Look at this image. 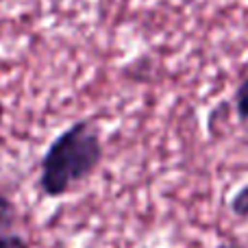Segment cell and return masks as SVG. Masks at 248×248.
<instances>
[{"label":"cell","instance_id":"6da1fadb","mask_svg":"<svg viewBox=\"0 0 248 248\" xmlns=\"http://www.w3.org/2000/svg\"><path fill=\"white\" fill-rule=\"evenodd\" d=\"M105 144L96 118H81L59 133L39 159L37 187L46 198H61L96 174Z\"/></svg>","mask_w":248,"mask_h":248},{"label":"cell","instance_id":"7a4b0ae2","mask_svg":"<svg viewBox=\"0 0 248 248\" xmlns=\"http://www.w3.org/2000/svg\"><path fill=\"white\" fill-rule=\"evenodd\" d=\"M17 218H20V211H17L16 201L7 192V187L0 183V233L11 231L17 224Z\"/></svg>","mask_w":248,"mask_h":248},{"label":"cell","instance_id":"3957f363","mask_svg":"<svg viewBox=\"0 0 248 248\" xmlns=\"http://www.w3.org/2000/svg\"><path fill=\"white\" fill-rule=\"evenodd\" d=\"M233 107H235L237 120L240 122H248V74L240 81V85L233 92Z\"/></svg>","mask_w":248,"mask_h":248},{"label":"cell","instance_id":"277c9868","mask_svg":"<svg viewBox=\"0 0 248 248\" xmlns=\"http://www.w3.org/2000/svg\"><path fill=\"white\" fill-rule=\"evenodd\" d=\"M229 209L235 218L240 220H248V183H244L229 201Z\"/></svg>","mask_w":248,"mask_h":248},{"label":"cell","instance_id":"5b68a950","mask_svg":"<svg viewBox=\"0 0 248 248\" xmlns=\"http://www.w3.org/2000/svg\"><path fill=\"white\" fill-rule=\"evenodd\" d=\"M0 248H31L24 235L20 233H0Z\"/></svg>","mask_w":248,"mask_h":248},{"label":"cell","instance_id":"8992f818","mask_svg":"<svg viewBox=\"0 0 248 248\" xmlns=\"http://www.w3.org/2000/svg\"><path fill=\"white\" fill-rule=\"evenodd\" d=\"M216 248H242V246L237 244V242H220Z\"/></svg>","mask_w":248,"mask_h":248},{"label":"cell","instance_id":"52a82bcc","mask_svg":"<svg viewBox=\"0 0 248 248\" xmlns=\"http://www.w3.org/2000/svg\"><path fill=\"white\" fill-rule=\"evenodd\" d=\"M87 248H96V246H87Z\"/></svg>","mask_w":248,"mask_h":248}]
</instances>
